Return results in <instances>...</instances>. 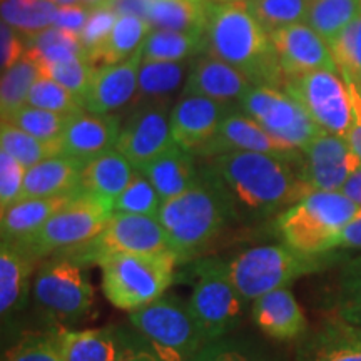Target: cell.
<instances>
[{
    "label": "cell",
    "instance_id": "obj_19",
    "mask_svg": "<svg viewBox=\"0 0 361 361\" xmlns=\"http://www.w3.org/2000/svg\"><path fill=\"white\" fill-rule=\"evenodd\" d=\"M141 66L142 49L119 64L97 67L82 96L84 109L92 114H111L134 101Z\"/></svg>",
    "mask_w": 361,
    "mask_h": 361
},
{
    "label": "cell",
    "instance_id": "obj_31",
    "mask_svg": "<svg viewBox=\"0 0 361 361\" xmlns=\"http://www.w3.org/2000/svg\"><path fill=\"white\" fill-rule=\"evenodd\" d=\"M189 67L183 62H142L137 78L134 104L168 106L183 82H186Z\"/></svg>",
    "mask_w": 361,
    "mask_h": 361
},
{
    "label": "cell",
    "instance_id": "obj_37",
    "mask_svg": "<svg viewBox=\"0 0 361 361\" xmlns=\"http://www.w3.org/2000/svg\"><path fill=\"white\" fill-rule=\"evenodd\" d=\"M2 20L22 35H32L54 25L59 7L51 0H2Z\"/></svg>",
    "mask_w": 361,
    "mask_h": 361
},
{
    "label": "cell",
    "instance_id": "obj_56",
    "mask_svg": "<svg viewBox=\"0 0 361 361\" xmlns=\"http://www.w3.org/2000/svg\"><path fill=\"white\" fill-rule=\"evenodd\" d=\"M341 192L345 194L348 200L353 201L356 206L361 207V164L350 174L346 183L343 184Z\"/></svg>",
    "mask_w": 361,
    "mask_h": 361
},
{
    "label": "cell",
    "instance_id": "obj_22",
    "mask_svg": "<svg viewBox=\"0 0 361 361\" xmlns=\"http://www.w3.org/2000/svg\"><path fill=\"white\" fill-rule=\"evenodd\" d=\"M252 319L266 336L291 341L306 335L308 322L290 288L269 291L252 301Z\"/></svg>",
    "mask_w": 361,
    "mask_h": 361
},
{
    "label": "cell",
    "instance_id": "obj_18",
    "mask_svg": "<svg viewBox=\"0 0 361 361\" xmlns=\"http://www.w3.org/2000/svg\"><path fill=\"white\" fill-rule=\"evenodd\" d=\"M231 111V104L200 96H180L171 111V134L174 142L194 156L213 139Z\"/></svg>",
    "mask_w": 361,
    "mask_h": 361
},
{
    "label": "cell",
    "instance_id": "obj_42",
    "mask_svg": "<svg viewBox=\"0 0 361 361\" xmlns=\"http://www.w3.org/2000/svg\"><path fill=\"white\" fill-rule=\"evenodd\" d=\"M71 116L59 114V112L39 109L32 106H22L20 109L12 112L11 116L4 117L2 123H11L27 134L42 141H61Z\"/></svg>",
    "mask_w": 361,
    "mask_h": 361
},
{
    "label": "cell",
    "instance_id": "obj_52",
    "mask_svg": "<svg viewBox=\"0 0 361 361\" xmlns=\"http://www.w3.org/2000/svg\"><path fill=\"white\" fill-rule=\"evenodd\" d=\"M350 90V101H351V126L348 134H346V141L350 142L351 149L361 161V85L353 82V80H346Z\"/></svg>",
    "mask_w": 361,
    "mask_h": 361
},
{
    "label": "cell",
    "instance_id": "obj_38",
    "mask_svg": "<svg viewBox=\"0 0 361 361\" xmlns=\"http://www.w3.org/2000/svg\"><path fill=\"white\" fill-rule=\"evenodd\" d=\"M39 64L27 54L17 64L2 71V80H0V112H2V119L20 109L22 106H27V97H29L30 89H32L35 80L39 79Z\"/></svg>",
    "mask_w": 361,
    "mask_h": 361
},
{
    "label": "cell",
    "instance_id": "obj_28",
    "mask_svg": "<svg viewBox=\"0 0 361 361\" xmlns=\"http://www.w3.org/2000/svg\"><path fill=\"white\" fill-rule=\"evenodd\" d=\"M134 174V166L117 149H111L85 162L80 188L82 191L114 202L116 197L128 188Z\"/></svg>",
    "mask_w": 361,
    "mask_h": 361
},
{
    "label": "cell",
    "instance_id": "obj_54",
    "mask_svg": "<svg viewBox=\"0 0 361 361\" xmlns=\"http://www.w3.org/2000/svg\"><path fill=\"white\" fill-rule=\"evenodd\" d=\"M152 0H106L102 6L109 7L117 16H134L147 20ZM149 22V20H147Z\"/></svg>",
    "mask_w": 361,
    "mask_h": 361
},
{
    "label": "cell",
    "instance_id": "obj_47",
    "mask_svg": "<svg viewBox=\"0 0 361 361\" xmlns=\"http://www.w3.org/2000/svg\"><path fill=\"white\" fill-rule=\"evenodd\" d=\"M39 69L40 74L45 75V78L56 80V82L64 85L66 89H69L71 92L82 99L97 67L90 64L87 59H82V61L62 62V64L39 66Z\"/></svg>",
    "mask_w": 361,
    "mask_h": 361
},
{
    "label": "cell",
    "instance_id": "obj_44",
    "mask_svg": "<svg viewBox=\"0 0 361 361\" xmlns=\"http://www.w3.org/2000/svg\"><path fill=\"white\" fill-rule=\"evenodd\" d=\"M27 106L39 107V109L59 112L64 116H74L85 111L82 99L66 89L56 80L45 78L40 74L35 80L32 89H30L29 97H27Z\"/></svg>",
    "mask_w": 361,
    "mask_h": 361
},
{
    "label": "cell",
    "instance_id": "obj_1",
    "mask_svg": "<svg viewBox=\"0 0 361 361\" xmlns=\"http://www.w3.org/2000/svg\"><path fill=\"white\" fill-rule=\"evenodd\" d=\"M300 157L264 152H228L207 157L202 168L213 176L229 202L234 218L263 221L284 213L311 192L301 176Z\"/></svg>",
    "mask_w": 361,
    "mask_h": 361
},
{
    "label": "cell",
    "instance_id": "obj_25",
    "mask_svg": "<svg viewBox=\"0 0 361 361\" xmlns=\"http://www.w3.org/2000/svg\"><path fill=\"white\" fill-rule=\"evenodd\" d=\"M35 261L17 243L2 241L0 246V313L7 319L22 310L30 288Z\"/></svg>",
    "mask_w": 361,
    "mask_h": 361
},
{
    "label": "cell",
    "instance_id": "obj_17",
    "mask_svg": "<svg viewBox=\"0 0 361 361\" xmlns=\"http://www.w3.org/2000/svg\"><path fill=\"white\" fill-rule=\"evenodd\" d=\"M228 152H264V154L300 157L301 151H291L243 111H231L224 117L219 129L194 156L214 157Z\"/></svg>",
    "mask_w": 361,
    "mask_h": 361
},
{
    "label": "cell",
    "instance_id": "obj_45",
    "mask_svg": "<svg viewBox=\"0 0 361 361\" xmlns=\"http://www.w3.org/2000/svg\"><path fill=\"white\" fill-rule=\"evenodd\" d=\"M328 45L341 78L361 84V17Z\"/></svg>",
    "mask_w": 361,
    "mask_h": 361
},
{
    "label": "cell",
    "instance_id": "obj_26",
    "mask_svg": "<svg viewBox=\"0 0 361 361\" xmlns=\"http://www.w3.org/2000/svg\"><path fill=\"white\" fill-rule=\"evenodd\" d=\"M74 194L54 197H27L7 207L6 211H2V218H0L2 241L19 243L34 236L59 209H62L74 197Z\"/></svg>",
    "mask_w": 361,
    "mask_h": 361
},
{
    "label": "cell",
    "instance_id": "obj_21",
    "mask_svg": "<svg viewBox=\"0 0 361 361\" xmlns=\"http://www.w3.org/2000/svg\"><path fill=\"white\" fill-rule=\"evenodd\" d=\"M121 129V121L111 114L82 111L71 116L61 135L62 154L87 162L116 147Z\"/></svg>",
    "mask_w": 361,
    "mask_h": 361
},
{
    "label": "cell",
    "instance_id": "obj_59",
    "mask_svg": "<svg viewBox=\"0 0 361 361\" xmlns=\"http://www.w3.org/2000/svg\"><path fill=\"white\" fill-rule=\"evenodd\" d=\"M214 4H226V2H246V0H209Z\"/></svg>",
    "mask_w": 361,
    "mask_h": 361
},
{
    "label": "cell",
    "instance_id": "obj_60",
    "mask_svg": "<svg viewBox=\"0 0 361 361\" xmlns=\"http://www.w3.org/2000/svg\"><path fill=\"white\" fill-rule=\"evenodd\" d=\"M355 328V331H356V335H358L360 338H361V328H358V326H353Z\"/></svg>",
    "mask_w": 361,
    "mask_h": 361
},
{
    "label": "cell",
    "instance_id": "obj_16",
    "mask_svg": "<svg viewBox=\"0 0 361 361\" xmlns=\"http://www.w3.org/2000/svg\"><path fill=\"white\" fill-rule=\"evenodd\" d=\"M269 37L284 79L311 71L338 72L328 42L306 22L274 30Z\"/></svg>",
    "mask_w": 361,
    "mask_h": 361
},
{
    "label": "cell",
    "instance_id": "obj_51",
    "mask_svg": "<svg viewBox=\"0 0 361 361\" xmlns=\"http://www.w3.org/2000/svg\"><path fill=\"white\" fill-rule=\"evenodd\" d=\"M27 47L20 32L2 20L0 25V66L2 71L8 69L25 56Z\"/></svg>",
    "mask_w": 361,
    "mask_h": 361
},
{
    "label": "cell",
    "instance_id": "obj_9",
    "mask_svg": "<svg viewBox=\"0 0 361 361\" xmlns=\"http://www.w3.org/2000/svg\"><path fill=\"white\" fill-rule=\"evenodd\" d=\"M196 284L189 300L207 343L233 335L241 326L246 303L229 278L226 261L206 258L194 264Z\"/></svg>",
    "mask_w": 361,
    "mask_h": 361
},
{
    "label": "cell",
    "instance_id": "obj_23",
    "mask_svg": "<svg viewBox=\"0 0 361 361\" xmlns=\"http://www.w3.org/2000/svg\"><path fill=\"white\" fill-rule=\"evenodd\" d=\"M139 171L151 180L162 201H169L189 191L201 176L194 156L176 142Z\"/></svg>",
    "mask_w": 361,
    "mask_h": 361
},
{
    "label": "cell",
    "instance_id": "obj_33",
    "mask_svg": "<svg viewBox=\"0 0 361 361\" xmlns=\"http://www.w3.org/2000/svg\"><path fill=\"white\" fill-rule=\"evenodd\" d=\"M22 37L27 47L25 54L32 57L39 66L62 64V62L87 59L79 35L59 29V27L52 25L37 34L22 35Z\"/></svg>",
    "mask_w": 361,
    "mask_h": 361
},
{
    "label": "cell",
    "instance_id": "obj_57",
    "mask_svg": "<svg viewBox=\"0 0 361 361\" xmlns=\"http://www.w3.org/2000/svg\"><path fill=\"white\" fill-rule=\"evenodd\" d=\"M57 7H66V6H79V4H84V0H54Z\"/></svg>",
    "mask_w": 361,
    "mask_h": 361
},
{
    "label": "cell",
    "instance_id": "obj_30",
    "mask_svg": "<svg viewBox=\"0 0 361 361\" xmlns=\"http://www.w3.org/2000/svg\"><path fill=\"white\" fill-rule=\"evenodd\" d=\"M211 6L209 0H152L147 20L152 29L206 34Z\"/></svg>",
    "mask_w": 361,
    "mask_h": 361
},
{
    "label": "cell",
    "instance_id": "obj_40",
    "mask_svg": "<svg viewBox=\"0 0 361 361\" xmlns=\"http://www.w3.org/2000/svg\"><path fill=\"white\" fill-rule=\"evenodd\" d=\"M246 6L268 34L283 27L305 24L310 0H246Z\"/></svg>",
    "mask_w": 361,
    "mask_h": 361
},
{
    "label": "cell",
    "instance_id": "obj_43",
    "mask_svg": "<svg viewBox=\"0 0 361 361\" xmlns=\"http://www.w3.org/2000/svg\"><path fill=\"white\" fill-rule=\"evenodd\" d=\"M162 197L141 171H135L128 188L114 200V214H135L157 218Z\"/></svg>",
    "mask_w": 361,
    "mask_h": 361
},
{
    "label": "cell",
    "instance_id": "obj_13",
    "mask_svg": "<svg viewBox=\"0 0 361 361\" xmlns=\"http://www.w3.org/2000/svg\"><path fill=\"white\" fill-rule=\"evenodd\" d=\"M283 90L296 99L323 130L346 137L353 114L348 84L338 72H305L284 79Z\"/></svg>",
    "mask_w": 361,
    "mask_h": 361
},
{
    "label": "cell",
    "instance_id": "obj_46",
    "mask_svg": "<svg viewBox=\"0 0 361 361\" xmlns=\"http://www.w3.org/2000/svg\"><path fill=\"white\" fill-rule=\"evenodd\" d=\"M2 361H64L59 328L24 336L6 351Z\"/></svg>",
    "mask_w": 361,
    "mask_h": 361
},
{
    "label": "cell",
    "instance_id": "obj_29",
    "mask_svg": "<svg viewBox=\"0 0 361 361\" xmlns=\"http://www.w3.org/2000/svg\"><path fill=\"white\" fill-rule=\"evenodd\" d=\"M64 361H116L121 350L119 328H59Z\"/></svg>",
    "mask_w": 361,
    "mask_h": 361
},
{
    "label": "cell",
    "instance_id": "obj_50",
    "mask_svg": "<svg viewBox=\"0 0 361 361\" xmlns=\"http://www.w3.org/2000/svg\"><path fill=\"white\" fill-rule=\"evenodd\" d=\"M119 340L121 350L116 361H164L137 329L128 331L119 328Z\"/></svg>",
    "mask_w": 361,
    "mask_h": 361
},
{
    "label": "cell",
    "instance_id": "obj_48",
    "mask_svg": "<svg viewBox=\"0 0 361 361\" xmlns=\"http://www.w3.org/2000/svg\"><path fill=\"white\" fill-rule=\"evenodd\" d=\"M27 168L6 151H0V209L20 201Z\"/></svg>",
    "mask_w": 361,
    "mask_h": 361
},
{
    "label": "cell",
    "instance_id": "obj_27",
    "mask_svg": "<svg viewBox=\"0 0 361 361\" xmlns=\"http://www.w3.org/2000/svg\"><path fill=\"white\" fill-rule=\"evenodd\" d=\"M296 361H361V338L351 324L329 322L301 343Z\"/></svg>",
    "mask_w": 361,
    "mask_h": 361
},
{
    "label": "cell",
    "instance_id": "obj_39",
    "mask_svg": "<svg viewBox=\"0 0 361 361\" xmlns=\"http://www.w3.org/2000/svg\"><path fill=\"white\" fill-rule=\"evenodd\" d=\"M189 361H276L273 355L252 338L229 335L207 343Z\"/></svg>",
    "mask_w": 361,
    "mask_h": 361
},
{
    "label": "cell",
    "instance_id": "obj_41",
    "mask_svg": "<svg viewBox=\"0 0 361 361\" xmlns=\"http://www.w3.org/2000/svg\"><path fill=\"white\" fill-rule=\"evenodd\" d=\"M335 310L341 322L361 328V256L351 258L341 266Z\"/></svg>",
    "mask_w": 361,
    "mask_h": 361
},
{
    "label": "cell",
    "instance_id": "obj_8",
    "mask_svg": "<svg viewBox=\"0 0 361 361\" xmlns=\"http://www.w3.org/2000/svg\"><path fill=\"white\" fill-rule=\"evenodd\" d=\"M112 216L114 202L80 189L34 236L17 245L39 261L49 255L90 241L106 228Z\"/></svg>",
    "mask_w": 361,
    "mask_h": 361
},
{
    "label": "cell",
    "instance_id": "obj_35",
    "mask_svg": "<svg viewBox=\"0 0 361 361\" xmlns=\"http://www.w3.org/2000/svg\"><path fill=\"white\" fill-rule=\"evenodd\" d=\"M361 17V0H310L308 24L329 44Z\"/></svg>",
    "mask_w": 361,
    "mask_h": 361
},
{
    "label": "cell",
    "instance_id": "obj_2",
    "mask_svg": "<svg viewBox=\"0 0 361 361\" xmlns=\"http://www.w3.org/2000/svg\"><path fill=\"white\" fill-rule=\"evenodd\" d=\"M206 40L207 52L241 71L252 85L283 87L284 75L269 34L246 2H213Z\"/></svg>",
    "mask_w": 361,
    "mask_h": 361
},
{
    "label": "cell",
    "instance_id": "obj_36",
    "mask_svg": "<svg viewBox=\"0 0 361 361\" xmlns=\"http://www.w3.org/2000/svg\"><path fill=\"white\" fill-rule=\"evenodd\" d=\"M0 151H6L27 169L49 157L62 154L61 141H42L11 123L0 126Z\"/></svg>",
    "mask_w": 361,
    "mask_h": 361
},
{
    "label": "cell",
    "instance_id": "obj_5",
    "mask_svg": "<svg viewBox=\"0 0 361 361\" xmlns=\"http://www.w3.org/2000/svg\"><path fill=\"white\" fill-rule=\"evenodd\" d=\"M360 211L341 191H313L279 214L278 233L284 245L305 255L336 251L343 229Z\"/></svg>",
    "mask_w": 361,
    "mask_h": 361
},
{
    "label": "cell",
    "instance_id": "obj_3",
    "mask_svg": "<svg viewBox=\"0 0 361 361\" xmlns=\"http://www.w3.org/2000/svg\"><path fill=\"white\" fill-rule=\"evenodd\" d=\"M200 174L189 191L162 202L157 214L179 263L200 256L229 221L236 219L231 202L213 176L202 166Z\"/></svg>",
    "mask_w": 361,
    "mask_h": 361
},
{
    "label": "cell",
    "instance_id": "obj_49",
    "mask_svg": "<svg viewBox=\"0 0 361 361\" xmlns=\"http://www.w3.org/2000/svg\"><path fill=\"white\" fill-rule=\"evenodd\" d=\"M117 19H119V16L114 11H111L109 7H90L89 19L79 35L80 44H82L87 56L90 52L96 51L97 47H101L104 40L107 39V35L111 34V30L114 29Z\"/></svg>",
    "mask_w": 361,
    "mask_h": 361
},
{
    "label": "cell",
    "instance_id": "obj_6",
    "mask_svg": "<svg viewBox=\"0 0 361 361\" xmlns=\"http://www.w3.org/2000/svg\"><path fill=\"white\" fill-rule=\"evenodd\" d=\"M174 252L119 255L104 259L102 290L111 305L123 311H137L159 300L174 281Z\"/></svg>",
    "mask_w": 361,
    "mask_h": 361
},
{
    "label": "cell",
    "instance_id": "obj_58",
    "mask_svg": "<svg viewBox=\"0 0 361 361\" xmlns=\"http://www.w3.org/2000/svg\"><path fill=\"white\" fill-rule=\"evenodd\" d=\"M106 2V0H84V4L87 7H97V6H102V4Z\"/></svg>",
    "mask_w": 361,
    "mask_h": 361
},
{
    "label": "cell",
    "instance_id": "obj_15",
    "mask_svg": "<svg viewBox=\"0 0 361 361\" xmlns=\"http://www.w3.org/2000/svg\"><path fill=\"white\" fill-rule=\"evenodd\" d=\"M173 144L168 107L141 106L121 129L114 149L139 171Z\"/></svg>",
    "mask_w": 361,
    "mask_h": 361
},
{
    "label": "cell",
    "instance_id": "obj_11",
    "mask_svg": "<svg viewBox=\"0 0 361 361\" xmlns=\"http://www.w3.org/2000/svg\"><path fill=\"white\" fill-rule=\"evenodd\" d=\"M239 109L291 151H303L323 133L311 116L286 90L252 85L239 101Z\"/></svg>",
    "mask_w": 361,
    "mask_h": 361
},
{
    "label": "cell",
    "instance_id": "obj_14",
    "mask_svg": "<svg viewBox=\"0 0 361 361\" xmlns=\"http://www.w3.org/2000/svg\"><path fill=\"white\" fill-rule=\"evenodd\" d=\"M361 161L346 137L323 130L301 151L300 171L310 191H341Z\"/></svg>",
    "mask_w": 361,
    "mask_h": 361
},
{
    "label": "cell",
    "instance_id": "obj_24",
    "mask_svg": "<svg viewBox=\"0 0 361 361\" xmlns=\"http://www.w3.org/2000/svg\"><path fill=\"white\" fill-rule=\"evenodd\" d=\"M85 162L59 154L27 169L20 200L54 197L80 191Z\"/></svg>",
    "mask_w": 361,
    "mask_h": 361
},
{
    "label": "cell",
    "instance_id": "obj_10",
    "mask_svg": "<svg viewBox=\"0 0 361 361\" xmlns=\"http://www.w3.org/2000/svg\"><path fill=\"white\" fill-rule=\"evenodd\" d=\"M169 251V238L159 219L151 216L114 214L96 238L56 255L69 256L85 266L101 264L104 259L119 255H157Z\"/></svg>",
    "mask_w": 361,
    "mask_h": 361
},
{
    "label": "cell",
    "instance_id": "obj_55",
    "mask_svg": "<svg viewBox=\"0 0 361 361\" xmlns=\"http://www.w3.org/2000/svg\"><path fill=\"white\" fill-rule=\"evenodd\" d=\"M336 250H361V207L343 229Z\"/></svg>",
    "mask_w": 361,
    "mask_h": 361
},
{
    "label": "cell",
    "instance_id": "obj_53",
    "mask_svg": "<svg viewBox=\"0 0 361 361\" xmlns=\"http://www.w3.org/2000/svg\"><path fill=\"white\" fill-rule=\"evenodd\" d=\"M89 13L90 7L85 6V4L59 7L56 20H54V27H59V29L69 30V32L80 35L85 22L89 19Z\"/></svg>",
    "mask_w": 361,
    "mask_h": 361
},
{
    "label": "cell",
    "instance_id": "obj_61",
    "mask_svg": "<svg viewBox=\"0 0 361 361\" xmlns=\"http://www.w3.org/2000/svg\"><path fill=\"white\" fill-rule=\"evenodd\" d=\"M360 85H361V84H360Z\"/></svg>",
    "mask_w": 361,
    "mask_h": 361
},
{
    "label": "cell",
    "instance_id": "obj_32",
    "mask_svg": "<svg viewBox=\"0 0 361 361\" xmlns=\"http://www.w3.org/2000/svg\"><path fill=\"white\" fill-rule=\"evenodd\" d=\"M151 30L152 27L147 20L134 16H119L101 47L87 56L89 62L96 67L119 64L141 51Z\"/></svg>",
    "mask_w": 361,
    "mask_h": 361
},
{
    "label": "cell",
    "instance_id": "obj_4",
    "mask_svg": "<svg viewBox=\"0 0 361 361\" xmlns=\"http://www.w3.org/2000/svg\"><path fill=\"white\" fill-rule=\"evenodd\" d=\"M336 259V252L305 255L288 245H261L238 252L226 261L229 278L246 301L288 288L298 278L323 269Z\"/></svg>",
    "mask_w": 361,
    "mask_h": 361
},
{
    "label": "cell",
    "instance_id": "obj_34",
    "mask_svg": "<svg viewBox=\"0 0 361 361\" xmlns=\"http://www.w3.org/2000/svg\"><path fill=\"white\" fill-rule=\"evenodd\" d=\"M207 52L206 34L152 29L142 45V62H184Z\"/></svg>",
    "mask_w": 361,
    "mask_h": 361
},
{
    "label": "cell",
    "instance_id": "obj_7",
    "mask_svg": "<svg viewBox=\"0 0 361 361\" xmlns=\"http://www.w3.org/2000/svg\"><path fill=\"white\" fill-rule=\"evenodd\" d=\"M129 322L164 361H189L207 345L189 301L161 296L129 313Z\"/></svg>",
    "mask_w": 361,
    "mask_h": 361
},
{
    "label": "cell",
    "instance_id": "obj_12",
    "mask_svg": "<svg viewBox=\"0 0 361 361\" xmlns=\"http://www.w3.org/2000/svg\"><path fill=\"white\" fill-rule=\"evenodd\" d=\"M32 295L45 313L61 322H75L92 310L94 288L84 264L64 255H52L37 269Z\"/></svg>",
    "mask_w": 361,
    "mask_h": 361
},
{
    "label": "cell",
    "instance_id": "obj_20",
    "mask_svg": "<svg viewBox=\"0 0 361 361\" xmlns=\"http://www.w3.org/2000/svg\"><path fill=\"white\" fill-rule=\"evenodd\" d=\"M251 87V80L241 71L213 54L204 52L189 67L183 96H200L229 104L241 101Z\"/></svg>",
    "mask_w": 361,
    "mask_h": 361
}]
</instances>
